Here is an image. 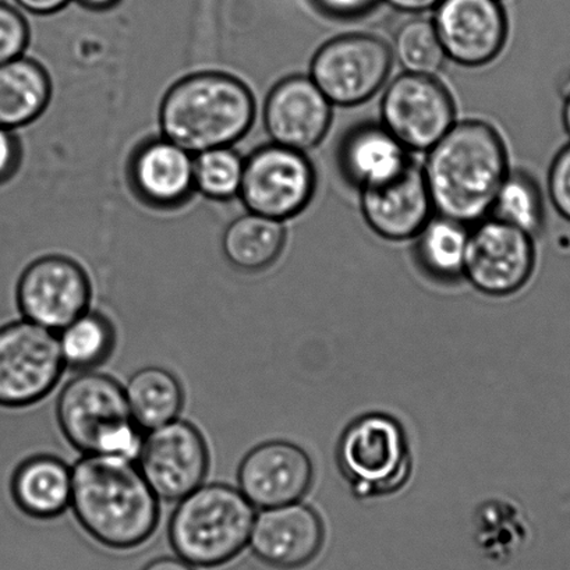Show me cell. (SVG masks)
<instances>
[{"label":"cell","instance_id":"6da1fadb","mask_svg":"<svg viewBox=\"0 0 570 570\" xmlns=\"http://www.w3.org/2000/svg\"><path fill=\"white\" fill-rule=\"evenodd\" d=\"M71 475V511L98 544L126 551L151 539L159 524V500L135 461L85 455Z\"/></svg>","mask_w":570,"mask_h":570},{"label":"cell","instance_id":"7a4b0ae2","mask_svg":"<svg viewBox=\"0 0 570 570\" xmlns=\"http://www.w3.org/2000/svg\"><path fill=\"white\" fill-rule=\"evenodd\" d=\"M422 169L434 212L474 225L489 217L509 174L505 142L487 121H459L429 149Z\"/></svg>","mask_w":570,"mask_h":570},{"label":"cell","instance_id":"3957f363","mask_svg":"<svg viewBox=\"0 0 570 570\" xmlns=\"http://www.w3.org/2000/svg\"><path fill=\"white\" fill-rule=\"evenodd\" d=\"M254 119L250 88L224 71H198L176 81L159 107L163 137L195 155L234 146L250 131Z\"/></svg>","mask_w":570,"mask_h":570},{"label":"cell","instance_id":"277c9868","mask_svg":"<svg viewBox=\"0 0 570 570\" xmlns=\"http://www.w3.org/2000/svg\"><path fill=\"white\" fill-rule=\"evenodd\" d=\"M256 514L237 487L204 483L177 501L168 525L170 546L193 567H223L248 546Z\"/></svg>","mask_w":570,"mask_h":570},{"label":"cell","instance_id":"5b68a950","mask_svg":"<svg viewBox=\"0 0 570 570\" xmlns=\"http://www.w3.org/2000/svg\"><path fill=\"white\" fill-rule=\"evenodd\" d=\"M60 431L82 455L120 456L137 461L144 431L132 420L125 386L108 374L82 371L60 391Z\"/></svg>","mask_w":570,"mask_h":570},{"label":"cell","instance_id":"8992f818","mask_svg":"<svg viewBox=\"0 0 570 570\" xmlns=\"http://www.w3.org/2000/svg\"><path fill=\"white\" fill-rule=\"evenodd\" d=\"M336 463L358 500L395 494L406 485L413 470L406 431L390 414H364L343 431Z\"/></svg>","mask_w":570,"mask_h":570},{"label":"cell","instance_id":"52a82bcc","mask_svg":"<svg viewBox=\"0 0 570 570\" xmlns=\"http://www.w3.org/2000/svg\"><path fill=\"white\" fill-rule=\"evenodd\" d=\"M65 368L57 332L27 320L0 328V406L37 405L51 394Z\"/></svg>","mask_w":570,"mask_h":570},{"label":"cell","instance_id":"ba28073f","mask_svg":"<svg viewBox=\"0 0 570 570\" xmlns=\"http://www.w3.org/2000/svg\"><path fill=\"white\" fill-rule=\"evenodd\" d=\"M394 53L383 38L354 32L315 52L309 79L332 105L356 107L373 98L391 75Z\"/></svg>","mask_w":570,"mask_h":570},{"label":"cell","instance_id":"9c48e42d","mask_svg":"<svg viewBox=\"0 0 570 570\" xmlns=\"http://www.w3.org/2000/svg\"><path fill=\"white\" fill-rule=\"evenodd\" d=\"M315 186L306 154L271 142L245 159L239 198L247 212L285 223L307 208Z\"/></svg>","mask_w":570,"mask_h":570},{"label":"cell","instance_id":"30bf717a","mask_svg":"<svg viewBox=\"0 0 570 570\" xmlns=\"http://www.w3.org/2000/svg\"><path fill=\"white\" fill-rule=\"evenodd\" d=\"M381 120L409 151L428 153L456 124V108L452 94L435 76L406 71L386 88Z\"/></svg>","mask_w":570,"mask_h":570},{"label":"cell","instance_id":"8fae6325","mask_svg":"<svg viewBox=\"0 0 570 570\" xmlns=\"http://www.w3.org/2000/svg\"><path fill=\"white\" fill-rule=\"evenodd\" d=\"M136 463L159 501L177 502L206 481L208 444L195 424L176 419L144 434Z\"/></svg>","mask_w":570,"mask_h":570},{"label":"cell","instance_id":"7c38bea8","mask_svg":"<svg viewBox=\"0 0 570 570\" xmlns=\"http://www.w3.org/2000/svg\"><path fill=\"white\" fill-rule=\"evenodd\" d=\"M535 265L533 236L485 218L469 229L463 278L484 295H513L528 284Z\"/></svg>","mask_w":570,"mask_h":570},{"label":"cell","instance_id":"4fadbf2b","mask_svg":"<svg viewBox=\"0 0 570 570\" xmlns=\"http://www.w3.org/2000/svg\"><path fill=\"white\" fill-rule=\"evenodd\" d=\"M92 286L87 271L75 259L46 256L23 271L16 302L24 320L55 332L90 309Z\"/></svg>","mask_w":570,"mask_h":570},{"label":"cell","instance_id":"5bb4252c","mask_svg":"<svg viewBox=\"0 0 570 570\" xmlns=\"http://www.w3.org/2000/svg\"><path fill=\"white\" fill-rule=\"evenodd\" d=\"M448 59L480 68L505 48L508 18L501 0H442L433 21Z\"/></svg>","mask_w":570,"mask_h":570},{"label":"cell","instance_id":"9a60e30c","mask_svg":"<svg viewBox=\"0 0 570 570\" xmlns=\"http://www.w3.org/2000/svg\"><path fill=\"white\" fill-rule=\"evenodd\" d=\"M314 464L303 448L268 441L246 453L237 470V489L259 509L301 502L312 489Z\"/></svg>","mask_w":570,"mask_h":570},{"label":"cell","instance_id":"2e32d148","mask_svg":"<svg viewBox=\"0 0 570 570\" xmlns=\"http://www.w3.org/2000/svg\"><path fill=\"white\" fill-rule=\"evenodd\" d=\"M263 118L273 142L306 153L328 135L332 104L309 76H291L269 91Z\"/></svg>","mask_w":570,"mask_h":570},{"label":"cell","instance_id":"e0dca14e","mask_svg":"<svg viewBox=\"0 0 570 570\" xmlns=\"http://www.w3.org/2000/svg\"><path fill=\"white\" fill-rule=\"evenodd\" d=\"M324 539L320 514L312 507L295 502L262 509L254 520L248 547L268 567L292 570L312 562Z\"/></svg>","mask_w":570,"mask_h":570},{"label":"cell","instance_id":"ac0fdd59","mask_svg":"<svg viewBox=\"0 0 570 570\" xmlns=\"http://www.w3.org/2000/svg\"><path fill=\"white\" fill-rule=\"evenodd\" d=\"M360 208L371 230L391 242L414 239L434 213L423 169L413 160L392 179L362 188Z\"/></svg>","mask_w":570,"mask_h":570},{"label":"cell","instance_id":"d6986e66","mask_svg":"<svg viewBox=\"0 0 570 570\" xmlns=\"http://www.w3.org/2000/svg\"><path fill=\"white\" fill-rule=\"evenodd\" d=\"M129 177L136 195L149 206L175 208L195 188V154L163 136L142 142L132 154Z\"/></svg>","mask_w":570,"mask_h":570},{"label":"cell","instance_id":"ffe728a7","mask_svg":"<svg viewBox=\"0 0 570 570\" xmlns=\"http://www.w3.org/2000/svg\"><path fill=\"white\" fill-rule=\"evenodd\" d=\"M409 153L383 125H363L342 141L341 169L347 180L362 190L405 170L413 160Z\"/></svg>","mask_w":570,"mask_h":570},{"label":"cell","instance_id":"44dd1931","mask_svg":"<svg viewBox=\"0 0 570 570\" xmlns=\"http://www.w3.org/2000/svg\"><path fill=\"white\" fill-rule=\"evenodd\" d=\"M73 489L71 468L55 455L31 456L16 468L10 492L27 517L51 520L68 511Z\"/></svg>","mask_w":570,"mask_h":570},{"label":"cell","instance_id":"7402d4cb","mask_svg":"<svg viewBox=\"0 0 570 570\" xmlns=\"http://www.w3.org/2000/svg\"><path fill=\"white\" fill-rule=\"evenodd\" d=\"M52 80L37 60L23 57L0 65V126L19 129L46 112Z\"/></svg>","mask_w":570,"mask_h":570},{"label":"cell","instance_id":"603a6c76","mask_svg":"<svg viewBox=\"0 0 570 570\" xmlns=\"http://www.w3.org/2000/svg\"><path fill=\"white\" fill-rule=\"evenodd\" d=\"M286 245V229L278 219L247 212L232 220L223 236V252L232 267L262 273L278 262Z\"/></svg>","mask_w":570,"mask_h":570},{"label":"cell","instance_id":"cb8c5ba5","mask_svg":"<svg viewBox=\"0 0 570 570\" xmlns=\"http://www.w3.org/2000/svg\"><path fill=\"white\" fill-rule=\"evenodd\" d=\"M132 420L149 431L179 419L185 406V390L171 371L149 365L136 371L125 385Z\"/></svg>","mask_w":570,"mask_h":570},{"label":"cell","instance_id":"d4e9b609","mask_svg":"<svg viewBox=\"0 0 570 570\" xmlns=\"http://www.w3.org/2000/svg\"><path fill=\"white\" fill-rule=\"evenodd\" d=\"M416 259L425 274L439 282L463 278L469 228L450 218H431L416 236Z\"/></svg>","mask_w":570,"mask_h":570},{"label":"cell","instance_id":"484cf974","mask_svg":"<svg viewBox=\"0 0 570 570\" xmlns=\"http://www.w3.org/2000/svg\"><path fill=\"white\" fill-rule=\"evenodd\" d=\"M65 367L92 371L107 363L116 347V328L107 315L88 309L58 332Z\"/></svg>","mask_w":570,"mask_h":570},{"label":"cell","instance_id":"4316f807","mask_svg":"<svg viewBox=\"0 0 570 570\" xmlns=\"http://www.w3.org/2000/svg\"><path fill=\"white\" fill-rule=\"evenodd\" d=\"M492 218L531 236L546 223L544 198L537 181L525 171H509L492 204Z\"/></svg>","mask_w":570,"mask_h":570},{"label":"cell","instance_id":"83f0119b","mask_svg":"<svg viewBox=\"0 0 570 570\" xmlns=\"http://www.w3.org/2000/svg\"><path fill=\"white\" fill-rule=\"evenodd\" d=\"M245 159L232 147L195 155V188L208 200L226 203L239 197Z\"/></svg>","mask_w":570,"mask_h":570},{"label":"cell","instance_id":"f1b7e54d","mask_svg":"<svg viewBox=\"0 0 570 570\" xmlns=\"http://www.w3.org/2000/svg\"><path fill=\"white\" fill-rule=\"evenodd\" d=\"M392 53L407 73L435 76L445 63L446 55L433 21L413 19L395 35Z\"/></svg>","mask_w":570,"mask_h":570},{"label":"cell","instance_id":"f546056e","mask_svg":"<svg viewBox=\"0 0 570 570\" xmlns=\"http://www.w3.org/2000/svg\"><path fill=\"white\" fill-rule=\"evenodd\" d=\"M30 42V26L13 4L0 0V65L23 57Z\"/></svg>","mask_w":570,"mask_h":570},{"label":"cell","instance_id":"4dcf8cb0","mask_svg":"<svg viewBox=\"0 0 570 570\" xmlns=\"http://www.w3.org/2000/svg\"><path fill=\"white\" fill-rule=\"evenodd\" d=\"M548 195L557 213L570 223V144L552 160L548 171Z\"/></svg>","mask_w":570,"mask_h":570},{"label":"cell","instance_id":"1f68e13d","mask_svg":"<svg viewBox=\"0 0 570 570\" xmlns=\"http://www.w3.org/2000/svg\"><path fill=\"white\" fill-rule=\"evenodd\" d=\"M380 0H312L315 9L326 18L351 20L362 18L379 3Z\"/></svg>","mask_w":570,"mask_h":570},{"label":"cell","instance_id":"d6a6232c","mask_svg":"<svg viewBox=\"0 0 570 570\" xmlns=\"http://www.w3.org/2000/svg\"><path fill=\"white\" fill-rule=\"evenodd\" d=\"M21 163V146L14 130L0 126V185L12 179Z\"/></svg>","mask_w":570,"mask_h":570},{"label":"cell","instance_id":"836d02e7","mask_svg":"<svg viewBox=\"0 0 570 570\" xmlns=\"http://www.w3.org/2000/svg\"><path fill=\"white\" fill-rule=\"evenodd\" d=\"M24 12L37 16H49L63 10L71 0H13Z\"/></svg>","mask_w":570,"mask_h":570},{"label":"cell","instance_id":"e575fe53","mask_svg":"<svg viewBox=\"0 0 570 570\" xmlns=\"http://www.w3.org/2000/svg\"><path fill=\"white\" fill-rule=\"evenodd\" d=\"M397 12L422 14L435 10L442 0H384Z\"/></svg>","mask_w":570,"mask_h":570},{"label":"cell","instance_id":"d590c367","mask_svg":"<svg viewBox=\"0 0 570 570\" xmlns=\"http://www.w3.org/2000/svg\"><path fill=\"white\" fill-rule=\"evenodd\" d=\"M141 570H196V567L179 557H163L153 559Z\"/></svg>","mask_w":570,"mask_h":570},{"label":"cell","instance_id":"8d00e7d4","mask_svg":"<svg viewBox=\"0 0 570 570\" xmlns=\"http://www.w3.org/2000/svg\"><path fill=\"white\" fill-rule=\"evenodd\" d=\"M562 120L564 130L570 136V76L563 86V108H562Z\"/></svg>","mask_w":570,"mask_h":570},{"label":"cell","instance_id":"74e56055","mask_svg":"<svg viewBox=\"0 0 570 570\" xmlns=\"http://www.w3.org/2000/svg\"><path fill=\"white\" fill-rule=\"evenodd\" d=\"M77 2L87 9L108 10L116 7L121 0H77Z\"/></svg>","mask_w":570,"mask_h":570}]
</instances>
